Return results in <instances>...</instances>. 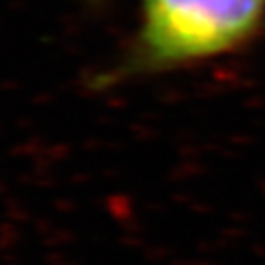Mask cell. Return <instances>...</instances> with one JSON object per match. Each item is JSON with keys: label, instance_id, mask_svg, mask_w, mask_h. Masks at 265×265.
<instances>
[{"label": "cell", "instance_id": "6da1fadb", "mask_svg": "<svg viewBox=\"0 0 265 265\" xmlns=\"http://www.w3.org/2000/svg\"><path fill=\"white\" fill-rule=\"evenodd\" d=\"M135 70L166 72L229 55L265 26V0H140Z\"/></svg>", "mask_w": 265, "mask_h": 265}]
</instances>
